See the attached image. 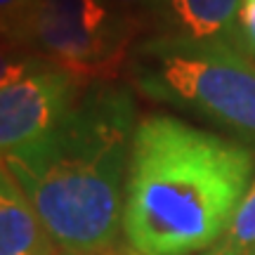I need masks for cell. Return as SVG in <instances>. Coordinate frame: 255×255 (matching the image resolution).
Listing matches in <instances>:
<instances>
[{
	"mask_svg": "<svg viewBox=\"0 0 255 255\" xmlns=\"http://www.w3.org/2000/svg\"><path fill=\"white\" fill-rule=\"evenodd\" d=\"M218 246L232 255H255V177Z\"/></svg>",
	"mask_w": 255,
	"mask_h": 255,
	"instance_id": "cell-9",
	"label": "cell"
},
{
	"mask_svg": "<svg viewBox=\"0 0 255 255\" xmlns=\"http://www.w3.org/2000/svg\"><path fill=\"white\" fill-rule=\"evenodd\" d=\"M126 76L149 100L196 111L255 144V62L234 40L149 38Z\"/></svg>",
	"mask_w": 255,
	"mask_h": 255,
	"instance_id": "cell-3",
	"label": "cell"
},
{
	"mask_svg": "<svg viewBox=\"0 0 255 255\" xmlns=\"http://www.w3.org/2000/svg\"><path fill=\"white\" fill-rule=\"evenodd\" d=\"M144 28L109 0H47L26 47L83 83H116Z\"/></svg>",
	"mask_w": 255,
	"mask_h": 255,
	"instance_id": "cell-4",
	"label": "cell"
},
{
	"mask_svg": "<svg viewBox=\"0 0 255 255\" xmlns=\"http://www.w3.org/2000/svg\"><path fill=\"white\" fill-rule=\"evenodd\" d=\"M237 43L241 50L255 57V0H239Z\"/></svg>",
	"mask_w": 255,
	"mask_h": 255,
	"instance_id": "cell-11",
	"label": "cell"
},
{
	"mask_svg": "<svg viewBox=\"0 0 255 255\" xmlns=\"http://www.w3.org/2000/svg\"><path fill=\"white\" fill-rule=\"evenodd\" d=\"M55 248L24 189L0 163V255H55Z\"/></svg>",
	"mask_w": 255,
	"mask_h": 255,
	"instance_id": "cell-7",
	"label": "cell"
},
{
	"mask_svg": "<svg viewBox=\"0 0 255 255\" xmlns=\"http://www.w3.org/2000/svg\"><path fill=\"white\" fill-rule=\"evenodd\" d=\"M201 255H232V253H227L222 246H213L210 251H206V253H201Z\"/></svg>",
	"mask_w": 255,
	"mask_h": 255,
	"instance_id": "cell-14",
	"label": "cell"
},
{
	"mask_svg": "<svg viewBox=\"0 0 255 255\" xmlns=\"http://www.w3.org/2000/svg\"><path fill=\"white\" fill-rule=\"evenodd\" d=\"M43 62L38 55H33L26 47L12 45V43H2L0 40V90L21 78L24 73L36 69Z\"/></svg>",
	"mask_w": 255,
	"mask_h": 255,
	"instance_id": "cell-10",
	"label": "cell"
},
{
	"mask_svg": "<svg viewBox=\"0 0 255 255\" xmlns=\"http://www.w3.org/2000/svg\"><path fill=\"white\" fill-rule=\"evenodd\" d=\"M137 123L126 85L85 83L50 135L2 161L64 253L116 246Z\"/></svg>",
	"mask_w": 255,
	"mask_h": 255,
	"instance_id": "cell-1",
	"label": "cell"
},
{
	"mask_svg": "<svg viewBox=\"0 0 255 255\" xmlns=\"http://www.w3.org/2000/svg\"><path fill=\"white\" fill-rule=\"evenodd\" d=\"M237 17L239 0H158L151 24L161 36L237 43Z\"/></svg>",
	"mask_w": 255,
	"mask_h": 255,
	"instance_id": "cell-6",
	"label": "cell"
},
{
	"mask_svg": "<svg viewBox=\"0 0 255 255\" xmlns=\"http://www.w3.org/2000/svg\"><path fill=\"white\" fill-rule=\"evenodd\" d=\"M109 2H114L121 12H126L128 17L142 21L144 26L151 24L154 12H156V5H158V0H109Z\"/></svg>",
	"mask_w": 255,
	"mask_h": 255,
	"instance_id": "cell-12",
	"label": "cell"
},
{
	"mask_svg": "<svg viewBox=\"0 0 255 255\" xmlns=\"http://www.w3.org/2000/svg\"><path fill=\"white\" fill-rule=\"evenodd\" d=\"M83 85L76 76L45 59L5 85L0 90V163L50 135Z\"/></svg>",
	"mask_w": 255,
	"mask_h": 255,
	"instance_id": "cell-5",
	"label": "cell"
},
{
	"mask_svg": "<svg viewBox=\"0 0 255 255\" xmlns=\"http://www.w3.org/2000/svg\"><path fill=\"white\" fill-rule=\"evenodd\" d=\"M64 255H73V253H64ZM90 255H139L135 251V248H130V246H111L107 248V251H102V253H90Z\"/></svg>",
	"mask_w": 255,
	"mask_h": 255,
	"instance_id": "cell-13",
	"label": "cell"
},
{
	"mask_svg": "<svg viewBox=\"0 0 255 255\" xmlns=\"http://www.w3.org/2000/svg\"><path fill=\"white\" fill-rule=\"evenodd\" d=\"M255 151L175 116L137 123L123 234L139 255H194L218 246L253 182Z\"/></svg>",
	"mask_w": 255,
	"mask_h": 255,
	"instance_id": "cell-2",
	"label": "cell"
},
{
	"mask_svg": "<svg viewBox=\"0 0 255 255\" xmlns=\"http://www.w3.org/2000/svg\"><path fill=\"white\" fill-rule=\"evenodd\" d=\"M45 2L47 0H0V40L26 47Z\"/></svg>",
	"mask_w": 255,
	"mask_h": 255,
	"instance_id": "cell-8",
	"label": "cell"
}]
</instances>
